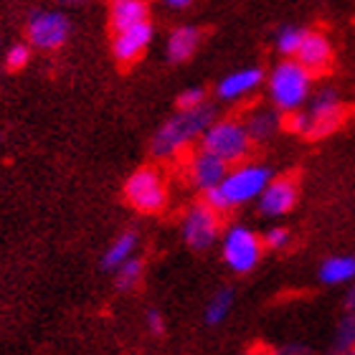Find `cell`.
Instances as JSON below:
<instances>
[{
	"instance_id": "obj_27",
	"label": "cell",
	"mask_w": 355,
	"mask_h": 355,
	"mask_svg": "<svg viewBox=\"0 0 355 355\" xmlns=\"http://www.w3.org/2000/svg\"><path fill=\"white\" fill-rule=\"evenodd\" d=\"M145 325H148V333L153 338H163L165 335V315L157 307H150L145 312Z\"/></svg>"
},
{
	"instance_id": "obj_10",
	"label": "cell",
	"mask_w": 355,
	"mask_h": 355,
	"mask_svg": "<svg viewBox=\"0 0 355 355\" xmlns=\"http://www.w3.org/2000/svg\"><path fill=\"white\" fill-rule=\"evenodd\" d=\"M266 71L257 64L239 67L229 74H223L214 87V96L221 104H241L252 99L261 87H264Z\"/></svg>"
},
{
	"instance_id": "obj_18",
	"label": "cell",
	"mask_w": 355,
	"mask_h": 355,
	"mask_svg": "<svg viewBox=\"0 0 355 355\" xmlns=\"http://www.w3.org/2000/svg\"><path fill=\"white\" fill-rule=\"evenodd\" d=\"M318 282L325 287H348L355 282V254H330L320 261Z\"/></svg>"
},
{
	"instance_id": "obj_11",
	"label": "cell",
	"mask_w": 355,
	"mask_h": 355,
	"mask_svg": "<svg viewBox=\"0 0 355 355\" xmlns=\"http://www.w3.org/2000/svg\"><path fill=\"white\" fill-rule=\"evenodd\" d=\"M300 200V183L295 175H274L257 198V211L264 218H284Z\"/></svg>"
},
{
	"instance_id": "obj_9",
	"label": "cell",
	"mask_w": 355,
	"mask_h": 355,
	"mask_svg": "<svg viewBox=\"0 0 355 355\" xmlns=\"http://www.w3.org/2000/svg\"><path fill=\"white\" fill-rule=\"evenodd\" d=\"M221 231V214H216L203 200H196L193 206L185 208L183 218H180V236L191 252H211L218 244Z\"/></svg>"
},
{
	"instance_id": "obj_29",
	"label": "cell",
	"mask_w": 355,
	"mask_h": 355,
	"mask_svg": "<svg viewBox=\"0 0 355 355\" xmlns=\"http://www.w3.org/2000/svg\"><path fill=\"white\" fill-rule=\"evenodd\" d=\"M343 307H345V312H355V282H350L348 284V292H345Z\"/></svg>"
},
{
	"instance_id": "obj_16",
	"label": "cell",
	"mask_w": 355,
	"mask_h": 355,
	"mask_svg": "<svg viewBox=\"0 0 355 355\" xmlns=\"http://www.w3.org/2000/svg\"><path fill=\"white\" fill-rule=\"evenodd\" d=\"M241 119H244V125H246V130H249V137H252L254 145H266V142H272L274 137L284 130V114H279L272 104L252 107Z\"/></svg>"
},
{
	"instance_id": "obj_30",
	"label": "cell",
	"mask_w": 355,
	"mask_h": 355,
	"mask_svg": "<svg viewBox=\"0 0 355 355\" xmlns=\"http://www.w3.org/2000/svg\"><path fill=\"white\" fill-rule=\"evenodd\" d=\"M163 3L171 8V10H185V8L193 6V0H163Z\"/></svg>"
},
{
	"instance_id": "obj_7",
	"label": "cell",
	"mask_w": 355,
	"mask_h": 355,
	"mask_svg": "<svg viewBox=\"0 0 355 355\" xmlns=\"http://www.w3.org/2000/svg\"><path fill=\"white\" fill-rule=\"evenodd\" d=\"M71 38V18L59 8H36L26 18V41L33 51H61Z\"/></svg>"
},
{
	"instance_id": "obj_25",
	"label": "cell",
	"mask_w": 355,
	"mask_h": 355,
	"mask_svg": "<svg viewBox=\"0 0 355 355\" xmlns=\"http://www.w3.org/2000/svg\"><path fill=\"white\" fill-rule=\"evenodd\" d=\"M355 345V312H345L340 320H338V325H335V333H333V350H345V348H353Z\"/></svg>"
},
{
	"instance_id": "obj_21",
	"label": "cell",
	"mask_w": 355,
	"mask_h": 355,
	"mask_svg": "<svg viewBox=\"0 0 355 355\" xmlns=\"http://www.w3.org/2000/svg\"><path fill=\"white\" fill-rule=\"evenodd\" d=\"M307 28L304 26H297V23H284L274 31V51L279 53L282 59H295L297 49L302 44Z\"/></svg>"
},
{
	"instance_id": "obj_34",
	"label": "cell",
	"mask_w": 355,
	"mask_h": 355,
	"mask_svg": "<svg viewBox=\"0 0 355 355\" xmlns=\"http://www.w3.org/2000/svg\"><path fill=\"white\" fill-rule=\"evenodd\" d=\"M148 3H150V0H148Z\"/></svg>"
},
{
	"instance_id": "obj_20",
	"label": "cell",
	"mask_w": 355,
	"mask_h": 355,
	"mask_svg": "<svg viewBox=\"0 0 355 355\" xmlns=\"http://www.w3.org/2000/svg\"><path fill=\"white\" fill-rule=\"evenodd\" d=\"M236 304V292L231 287H218L214 295L208 297L206 307H203V322L208 327H218L231 318Z\"/></svg>"
},
{
	"instance_id": "obj_28",
	"label": "cell",
	"mask_w": 355,
	"mask_h": 355,
	"mask_svg": "<svg viewBox=\"0 0 355 355\" xmlns=\"http://www.w3.org/2000/svg\"><path fill=\"white\" fill-rule=\"evenodd\" d=\"M274 355H312V350L302 343H287V345L274 350Z\"/></svg>"
},
{
	"instance_id": "obj_31",
	"label": "cell",
	"mask_w": 355,
	"mask_h": 355,
	"mask_svg": "<svg viewBox=\"0 0 355 355\" xmlns=\"http://www.w3.org/2000/svg\"><path fill=\"white\" fill-rule=\"evenodd\" d=\"M53 3H61V6H87L92 0H53Z\"/></svg>"
},
{
	"instance_id": "obj_3",
	"label": "cell",
	"mask_w": 355,
	"mask_h": 355,
	"mask_svg": "<svg viewBox=\"0 0 355 355\" xmlns=\"http://www.w3.org/2000/svg\"><path fill=\"white\" fill-rule=\"evenodd\" d=\"M266 99L279 114H292L310 102L315 92V76L297 59H279L264 76Z\"/></svg>"
},
{
	"instance_id": "obj_22",
	"label": "cell",
	"mask_w": 355,
	"mask_h": 355,
	"mask_svg": "<svg viewBox=\"0 0 355 355\" xmlns=\"http://www.w3.org/2000/svg\"><path fill=\"white\" fill-rule=\"evenodd\" d=\"M112 274H114V287H117L119 292H135V289L142 284V279H145V259H140V257L135 254L132 259H127L125 264H119Z\"/></svg>"
},
{
	"instance_id": "obj_12",
	"label": "cell",
	"mask_w": 355,
	"mask_h": 355,
	"mask_svg": "<svg viewBox=\"0 0 355 355\" xmlns=\"http://www.w3.org/2000/svg\"><path fill=\"white\" fill-rule=\"evenodd\" d=\"M153 38H155V26L153 21L137 23V26H130L125 31H117L112 33V56L119 67H132L148 53V49L153 46Z\"/></svg>"
},
{
	"instance_id": "obj_8",
	"label": "cell",
	"mask_w": 355,
	"mask_h": 355,
	"mask_svg": "<svg viewBox=\"0 0 355 355\" xmlns=\"http://www.w3.org/2000/svg\"><path fill=\"white\" fill-rule=\"evenodd\" d=\"M304 114H307L304 140H322V137H330L335 130H340L348 110L338 89L320 87V92H312L310 102L304 104Z\"/></svg>"
},
{
	"instance_id": "obj_17",
	"label": "cell",
	"mask_w": 355,
	"mask_h": 355,
	"mask_svg": "<svg viewBox=\"0 0 355 355\" xmlns=\"http://www.w3.org/2000/svg\"><path fill=\"white\" fill-rule=\"evenodd\" d=\"M107 21L112 33L150 21L148 0H107Z\"/></svg>"
},
{
	"instance_id": "obj_5",
	"label": "cell",
	"mask_w": 355,
	"mask_h": 355,
	"mask_svg": "<svg viewBox=\"0 0 355 355\" xmlns=\"http://www.w3.org/2000/svg\"><path fill=\"white\" fill-rule=\"evenodd\" d=\"M218 252H221V261L226 264L231 274L236 277H246L259 269L261 259H264V244H261V234L246 226V223H229L221 231L218 239Z\"/></svg>"
},
{
	"instance_id": "obj_15",
	"label": "cell",
	"mask_w": 355,
	"mask_h": 355,
	"mask_svg": "<svg viewBox=\"0 0 355 355\" xmlns=\"http://www.w3.org/2000/svg\"><path fill=\"white\" fill-rule=\"evenodd\" d=\"M200 44H203V31L193 23H180L165 38V59L173 67L185 64L198 53Z\"/></svg>"
},
{
	"instance_id": "obj_33",
	"label": "cell",
	"mask_w": 355,
	"mask_h": 355,
	"mask_svg": "<svg viewBox=\"0 0 355 355\" xmlns=\"http://www.w3.org/2000/svg\"><path fill=\"white\" fill-rule=\"evenodd\" d=\"M0 49H3V36H0Z\"/></svg>"
},
{
	"instance_id": "obj_32",
	"label": "cell",
	"mask_w": 355,
	"mask_h": 355,
	"mask_svg": "<svg viewBox=\"0 0 355 355\" xmlns=\"http://www.w3.org/2000/svg\"><path fill=\"white\" fill-rule=\"evenodd\" d=\"M335 355H355V345L353 348H345V350H338Z\"/></svg>"
},
{
	"instance_id": "obj_23",
	"label": "cell",
	"mask_w": 355,
	"mask_h": 355,
	"mask_svg": "<svg viewBox=\"0 0 355 355\" xmlns=\"http://www.w3.org/2000/svg\"><path fill=\"white\" fill-rule=\"evenodd\" d=\"M261 244H264V252H284L292 244V231L284 223H272L269 229L261 231Z\"/></svg>"
},
{
	"instance_id": "obj_26",
	"label": "cell",
	"mask_w": 355,
	"mask_h": 355,
	"mask_svg": "<svg viewBox=\"0 0 355 355\" xmlns=\"http://www.w3.org/2000/svg\"><path fill=\"white\" fill-rule=\"evenodd\" d=\"M203 104H208V89L200 87V84L185 87L175 96V110H196V107H203Z\"/></svg>"
},
{
	"instance_id": "obj_6",
	"label": "cell",
	"mask_w": 355,
	"mask_h": 355,
	"mask_svg": "<svg viewBox=\"0 0 355 355\" xmlns=\"http://www.w3.org/2000/svg\"><path fill=\"white\" fill-rule=\"evenodd\" d=\"M122 196H125L127 206L142 216L163 214L171 200L165 173L155 165H142L130 173L122 185Z\"/></svg>"
},
{
	"instance_id": "obj_4",
	"label": "cell",
	"mask_w": 355,
	"mask_h": 355,
	"mask_svg": "<svg viewBox=\"0 0 355 355\" xmlns=\"http://www.w3.org/2000/svg\"><path fill=\"white\" fill-rule=\"evenodd\" d=\"M198 148L214 153L226 165H236L249 160L257 145L249 137V130L241 117H216L206 127V132L200 135Z\"/></svg>"
},
{
	"instance_id": "obj_13",
	"label": "cell",
	"mask_w": 355,
	"mask_h": 355,
	"mask_svg": "<svg viewBox=\"0 0 355 355\" xmlns=\"http://www.w3.org/2000/svg\"><path fill=\"white\" fill-rule=\"evenodd\" d=\"M295 59L300 61V64H302L312 76H320L333 67L335 46H333V41H330V36H327L325 31H310L307 28L302 44H300V49H297V53H295Z\"/></svg>"
},
{
	"instance_id": "obj_19",
	"label": "cell",
	"mask_w": 355,
	"mask_h": 355,
	"mask_svg": "<svg viewBox=\"0 0 355 355\" xmlns=\"http://www.w3.org/2000/svg\"><path fill=\"white\" fill-rule=\"evenodd\" d=\"M140 249V234L132 229L122 231L117 236L112 239L110 246L104 249L102 254V269L104 272H114L119 264H125L127 259H132L135 254Z\"/></svg>"
},
{
	"instance_id": "obj_14",
	"label": "cell",
	"mask_w": 355,
	"mask_h": 355,
	"mask_svg": "<svg viewBox=\"0 0 355 355\" xmlns=\"http://www.w3.org/2000/svg\"><path fill=\"white\" fill-rule=\"evenodd\" d=\"M226 171H229V165L223 163L221 157H216L214 153H208L203 148L193 150L188 163H185V178H188V183L198 193H206L211 188H216L223 180Z\"/></svg>"
},
{
	"instance_id": "obj_2",
	"label": "cell",
	"mask_w": 355,
	"mask_h": 355,
	"mask_svg": "<svg viewBox=\"0 0 355 355\" xmlns=\"http://www.w3.org/2000/svg\"><path fill=\"white\" fill-rule=\"evenodd\" d=\"M218 117L211 102L196 110H175L163 125L157 127L150 140V155L157 160H175L191 150L206 132V127Z\"/></svg>"
},
{
	"instance_id": "obj_1",
	"label": "cell",
	"mask_w": 355,
	"mask_h": 355,
	"mask_svg": "<svg viewBox=\"0 0 355 355\" xmlns=\"http://www.w3.org/2000/svg\"><path fill=\"white\" fill-rule=\"evenodd\" d=\"M277 175L274 168L264 160H244V163L229 165V171L223 175V180L216 188L203 193V203L211 206L216 214H229L241 206L257 203L259 193L266 188V183Z\"/></svg>"
},
{
	"instance_id": "obj_24",
	"label": "cell",
	"mask_w": 355,
	"mask_h": 355,
	"mask_svg": "<svg viewBox=\"0 0 355 355\" xmlns=\"http://www.w3.org/2000/svg\"><path fill=\"white\" fill-rule=\"evenodd\" d=\"M31 59H33V49L28 46V41H15L6 49V69L8 71H23V69L28 67Z\"/></svg>"
}]
</instances>
